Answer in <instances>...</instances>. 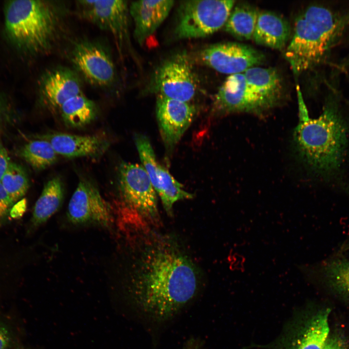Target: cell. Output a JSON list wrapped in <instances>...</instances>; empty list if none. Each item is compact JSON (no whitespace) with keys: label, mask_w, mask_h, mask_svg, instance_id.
<instances>
[{"label":"cell","mask_w":349,"mask_h":349,"mask_svg":"<svg viewBox=\"0 0 349 349\" xmlns=\"http://www.w3.org/2000/svg\"><path fill=\"white\" fill-rule=\"evenodd\" d=\"M10 162L7 151L0 143V181Z\"/></svg>","instance_id":"cell-28"},{"label":"cell","mask_w":349,"mask_h":349,"mask_svg":"<svg viewBox=\"0 0 349 349\" xmlns=\"http://www.w3.org/2000/svg\"><path fill=\"white\" fill-rule=\"evenodd\" d=\"M3 97L0 95V121L5 109V105Z\"/></svg>","instance_id":"cell-32"},{"label":"cell","mask_w":349,"mask_h":349,"mask_svg":"<svg viewBox=\"0 0 349 349\" xmlns=\"http://www.w3.org/2000/svg\"><path fill=\"white\" fill-rule=\"evenodd\" d=\"M37 137L48 141L58 155L68 158H97L104 154L110 143L104 135H79L50 132Z\"/></svg>","instance_id":"cell-16"},{"label":"cell","mask_w":349,"mask_h":349,"mask_svg":"<svg viewBox=\"0 0 349 349\" xmlns=\"http://www.w3.org/2000/svg\"><path fill=\"white\" fill-rule=\"evenodd\" d=\"M67 216L74 224L109 225L112 220L111 206L90 180L81 178L68 204Z\"/></svg>","instance_id":"cell-12"},{"label":"cell","mask_w":349,"mask_h":349,"mask_svg":"<svg viewBox=\"0 0 349 349\" xmlns=\"http://www.w3.org/2000/svg\"><path fill=\"white\" fill-rule=\"evenodd\" d=\"M36 138L23 146L20 154L34 169L42 170L57 161L58 154L48 141L37 136Z\"/></svg>","instance_id":"cell-24"},{"label":"cell","mask_w":349,"mask_h":349,"mask_svg":"<svg viewBox=\"0 0 349 349\" xmlns=\"http://www.w3.org/2000/svg\"><path fill=\"white\" fill-rule=\"evenodd\" d=\"M156 112L163 141L171 149L190 126L195 109L189 102L158 95Z\"/></svg>","instance_id":"cell-15"},{"label":"cell","mask_w":349,"mask_h":349,"mask_svg":"<svg viewBox=\"0 0 349 349\" xmlns=\"http://www.w3.org/2000/svg\"><path fill=\"white\" fill-rule=\"evenodd\" d=\"M300 269L304 275L317 279L349 299V255L336 256L318 264L302 265Z\"/></svg>","instance_id":"cell-18"},{"label":"cell","mask_w":349,"mask_h":349,"mask_svg":"<svg viewBox=\"0 0 349 349\" xmlns=\"http://www.w3.org/2000/svg\"><path fill=\"white\" fill-rule=\"evenodd\" d=\"M8 208L7 207L0 205V218L6 213Z\"/></svg>","instance_id":"cell-33"},{"label":"cell","mask_w":349,"mask_h":349,"mask_svg":"<svg viewBox=\"0 0 349 349\" xmlns=\"http://www.w3.org/2000/svg\"><path fill=\"white\" fill-rule=\"evenodd\" d=\"M134 141L143 166L156 190L158 186V172L159 164L156 160L150 141L146 136L141 134H135Z\"/></svg>","instance_id":"cell-26"},{"label":"cell","mask_w":349,"mask_h":349,"mask_svg":"<svg viewBox=\"0 0 349 349\" xmlns=\"http://www.w3.org/2000/svg\"><path fill=\"white\" fill-rule=\"evenodd\" d=\"M325 349H349L345 339L341 336L334 334L329 336Z\"/></svg>","instance_id":"cell-27"},{"label":"cell","mask_w":349,"mask_h":349,"mask_svg":"<svg viewBox=\"0 0 349 349\" xmlns=\"http://www.w3.org/2000/svg\"><path fill=\"white\" fill-rule=\"evenodd\" d=\"M290 36L287 21L275 13L259 12L252 38L256 43L273 49L285 47Z\"/></svg>","instance_id":"cell-19"},{"label":"cell","mask_w":349,"mask_h":349,"mask_svg":"<svg viewBox=\"0 0 349 349\" xmlns=\"http://www.w3.org/2000/svg\"><path fill=\"white\" fill-rule=\"evenodd\" d=\"M338 22L328 9L307 7L296 19L294 33L285 56L295 74L318 63L338 30Z\"/></svg>","instance_id":"cell-5"},{"label":"cell","mask_w":349,"mask_h":349,"mask_svg":"<svg viewBox=\"0 0 349 349\" xmlns=\"http://www.w3.org/2000/svg\"><path fill=\"white\" fill-rule=\"evenodd\" d=\"M197 286L191 260L174 245L160 242L144 253L130 292L133 302L143 314L163 321L193 298Z\"/></svg>","instance_id":"cell-1"},{"label":"cell","mask_w":349,"mask_h":349,"mask_svg":"<svg viewBox=\"0 0 349 349\" xmlns=\"http://www.w3.org/2000/svg\"><path fill=\"white\" fill-rule=\"evenodd\" d=\"M0 182L13 203L23 196L29 187V179L25 171L19 165L11 162Z\"/></svg>","instance_id":"cell-25"},{"label":"cell","mask_w":349,"mask_h":349,"mask_svg":"<svg viewBox=\"0 0 349 349\" xmlns=\"http://www.w3.org/2000/svg\"><path fill=\"white\" fill-rule=\"evenodd\" d=\"M299 122L293 134L300 158L310 171L331 178L340 171L348 142L347 121L333 105L317 118L309 117L301 93L298 94Z\"/></svg>","instance_id":"cell-2"},{"label":"cell","mask_w":349,"mask_h":349,"mask_svg":"<svg viewBox=\"0 0 349 349\" xmlns=\"http://www.w3.org/2000/svg\"><path fill=\"white\" fill-rule=\"evenodd\" d=\"M118 186L122 200L120 212L151 220L157 217V193L143 166L121 162L118 168Z\"/></svg>","instance_id":"cell-7"},{"label":"cell","mask_w":349,"mask_h":349,"mask_svg":"<svg viewBox=\"0 0 349 349\" xmlns=\"http://www.w3.org/2000/svg\"><path fill=\"white\" fill-rule=\"evenodd\" d=\"M77 5L83 18L111 33L120 48L128 40L129 12L126 1L79 0Z\"/></svg>","instance_id":"cell-13"},{"label":"cell","mask_w":349,"mask_h":349,"mask_svg":"<svg viewBox=\"0 0 349 349\" xmlns=\"http://www.w3.org/2000/svg\"><path fill=\"white\" fill-rule=\"evenodd\" d=\"M197 89L190 60L184 53L175 55L160 65L148 87L151 93L187 102L194 97Z\"/></svg>","instance_id":"cell-9"},{"label":"cell","mask_w":349,"mask_h":349,"mask_svg":"<svg viewBox=\"0 0 349 349\" xmlns=\"http://www.w3.org/2000/svg\"><path fill=\"white\" fill-rule=\"evenodd\" d=\"M69 58L74 70L89 84L109 88L116 80V71L112 57L100 43L86 39L75 41Z\"/></svg>","instance_id":"cell-8"},{"label":"cell","mask_w":349,"mask_h":349,"mask_svg":"<svg viewBox=\"0 0 349 349\" xmlns=\"http://www.w3.org/2000/svg\"><path fill=\"white\" fill-rule=\"evenodd\" d=\"M235 0H184L178 7L174 35L176 38L206 37L223 27Z\"/></svg>","instance_id":"cell-6"},{"label":"cell","mask_w":349,"mask_h":349,"mask_svg":"<svg viewBox=\"0 0 349 349\" xmlns=\"http://www.w3.org/2000/svg\"><path fill=\"white\" fill-rule=\"evenodd\" d=\"M12 204L9 195L0 182V205L9 208Z\"/></svg>","instance_id":"cell-31"},{"label":"cell","mask_w":349,"mask_h":349,"mask_svg":"<svg viewBox=\"0 0 349 349\" xmlns=\"http://www.w3.org/2000/svg\"><path fill=\"white\" fill-rule=\"evenodd\" d=\"M330 312L326 309L311 315L298 314L272 345V349H325L330 335Z\"/></svg>","instance_id":"cell-10"},{"label":"cell","mask_w":349,"mask_h":349,"mask_svg":"<svg viewBox=\"0 0 349 349\" xmlns=\"http://www.w3.org/2000/svg\"><path fill=\"white\" fill-rule=\"evenodd\" d=\"M66 12L63 4L54 1H8L4 6L6 36L26 56L47 54L58 39Z\"/></svg>","instance_id":"cell-3"},{"label":"cell","mask_w":349,"mask_h":349,"mask_svg":"<svg viewBox=\"0 0 349 349\" xmlns=\"http://www.w3.org/2000/svg\"><path fill=\"white\" fill-rule=\"evenodd\" d=\"M64 197L63 182L58 176L49 179L35 204L32 221L34 226L46 222L59 208Z\"/></svg>","instance_id":"cell-20"},{"label":"cell","mask_w":349,"mask_h":349,"mask_svg":"<svg viewBox=\"0 0 349 349\" xmlns=\"http://www.w3.org/2000/svg\"><path fill=\"white\" fill-rule=\"evenodd\" d=\"M199 58L205 65L230 75L257 66L265 59L264 55L253 47L230 42L206 47L199 53Z\"/></svg>","instance_id":"cell-11"},{"label":"cell","mask_w":349,"mask_h":349,"mask_svg":"<svg viewBox=\"0 0 349 349\" xmlns=\"http://www.w3.org/2000/svg\"><path fill=\"white\" fill-rule=\"evenodd\" d=\"M258 12L255 7L249 4L234 5L224 26V30L239 39H250L254 31Z\"/></svg>","instance_id":"cell-22"},{"label":"cell","mask_w":349,"mask_h":349,"mask_svg":"<svg viewBox=\"0 0 349 349\" xmlns=\"http://www.w3.org/2000/svg\"><path fill=\"white\" fill-rule=\"evenodd\" d=\"M59 111L66 126L79 128L95 120L97 109L95 103L82 93L67 100L61 107Z\"/></svg>","instance_id":"cell-21"},{"label":"cell","mask_w":349,"mask_h":349,"mask_svg":"<svg viewBox=\"0 0 349 349\" xmlns=\"http://www.w3.org/2000/svg\"><path fill=\"white\" fill-rule=\"evenodd\" d=\"M155 190L168 214L172 213L173 206L176 202L192 198V195L183 189V186L169 171L160 165L158 172V186Z\"/></svg>","instance_id":"cell-23"},{"label":"cell","mask_w":349,"mask_h":349,"mask_svg":"<svg viewBox=\"0 0 349 349\" xmlns=\"http://www.w3.org/2000/svg\"><path fill=\"white\" fill-rule=\"evenodd\" d=\"M284 95L283 82L276 70L253 67L226 78L215 96L213 113L261 114L279 105Z\"/></svg>","instance_id":"cell-4"},{"label":"cell","mask_w":349,"mask_h":349,"mask_svg":"<svg viewBox=\"0 0 349 349\" xmlns=\"http://www.w3.org/2000/svg\"><path fill=\"white\" fill-rule=\"evenodd\" d=\"M6 329L0 325V349H8L10 338Z\"/></svg>","instance_id":"cell-30"},{"label":"cell","mask_w":349,"mask_h":349,"mask_svg":"<svg viewBox=\"0 0 349 349\" xmlns=\"http://www.w3.org/2000/svg\"><path fill=\"white\" fill-rule=\"evenodd\" d=\"M39 96L50 111L59 110L71 97L82 94L81 79L73 69L63 66L48 70L40 77Z\"/></svg>","instance_id":"cell-14"},{"label":"cell","mask_w":349,"mask_h":349,"mask_svg":"<svg viewBox=\"0 0 349 349\" xmlns=\"http://www.w3.org/2000/svg\"><path fill=\"white\" fill-rule=\"evenodd\" d=\"M174 0H139L132 2L129 12L134 24V36L142 45L152 35L168 16Z\"/></svg>","instance_id":"cell-17"},{"label":"cell","mask_w":349,"mask_h":349,"mask_svg":"<svg viewBox=\"0 0 349 349\" xmlns=\"http://www.w3.org/2000/svg\"><path fill=\"white\" fill-rule=\"evenodd\" d=\"M27 207V202L23 199L13 206L10 211L11 217L17 219L21 217L25 212Z\"/></svg>","instance_id":"cell-29"}]
</instances>
